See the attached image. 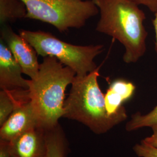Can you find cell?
I'll return each mask as SVG.
<instances>
[{
  "mask_svg": "<svg viewBox=\"0 0 157 157\" xmlns=\"http://www.w3.org/2000/svg\"><path fill=\"white\" fill-rule=\"evenodd\" d=\"M100 17L95 30L118 40L125 49L123 60L136 63L146 52L148 36L144 12L130 0H93Z\"/></svg>",
  "mask_w": 157,
  "mask_h": 157,
  "instance_id": "cell-1",
  "label": "cell"
},
{
  "mask_svg": "<svg viewBox=\"0 0 157 157\" xmlns=\"http://www.w3.org/2000/svg\"><path fill=\"white\" fill-rule=\"evenodd\" d=\"M76 74L53 56L44 57L37 77L29 80V93L40 127H56L64 114L65 90Z\"/></svg>",
  "mask_w": 157,
  "mask_h": 157,
  "instance_id": "cell-2",
  "label": "cell"
},
{
  "mask_svg": "<svg viewBox=\"0 0 157 157\" xmlns=\"http://www.w3.org/2000/svg\"><path fill=\"white\" fill-rule=\"evenodd\" d=\"M99 69L84 77L75 76L64 102L63 115L83 124L97 135L106 133L127 118L126 109L114 115L107 113L104 94L98 83Z\"/></svg>",
  "mask_w": 157,
  "mask_h": 157,
  "instance_id": "cell-3",
  "label": "cell"
},
{
  "mask_svg": "<svg viewBox=\"0 0 157 157\" xmlns=\"http://www.w3.org/2000/svg\"><path fill=\"white\" fill-rule=\"evenodd\" d=\"M19 33L33 47L38 56L55 57L63 65L73 70L78 77H84L95 71L98 67L94 59L104 50L102 44L74 45L41 30L21 29Z\"/></svg>",
  "mask_w": 157,
  "mask_h": 157,
  "instance_id": "cell-4",
  "label": "cell"
},
{
  "mask_svg": "<svg viewBox=\"0 0 157 157\" xmlns=\"http://www.w3.org/2000/svg\"><path fill=\"white\" fill-rule=\"evenodd\" d=\"M26 18L49 23L60 32L80 29L99 13L93 0H22Z\"/></svg>",
  "mask_w": 157,
  "mask_h": 157,
  "instance_id": "cell-5",
  "label": "cell"
},
{
  "mask_svg": "<svg viewBox=\"0 0 157 157\" xmlns=\"http://www.w3.org/2000/svg\"><path fill=\"white\" fill-rule=\"evenodd\" d=\"M1 39L11 51L22 67L23 73L30 79L36 78L39 71L37 53L33 47L20 34L15 33L9 24L1 26Z\"/></svg>",
  "mask_w": 157,
  "mask_h": 157,
  "instance_id": "cell-6",
  "label": "cell"
},
{
  "mask_svg": "<svg viewBox=\"0 0 157 157\" xmlns=\"http://www.w3.org/2000/svg\"><path fill=\"white\" fill-rule=\"evenodd\" d=\"M40 126L30 100L19 105L1 126L0 140L10 142L19 135Z\"/></svg>",
  "mask_w": 157,
  "mask_h": 157,
  "instance_id": "cell-7",
  "label": "cell"
},
{
  "mask_svg": "<svg viewBox=\"0 0 157 157\" xmlns=\"http://www.w3.org/2000/svg\"><path fill=\"white\" fill-rule=\"evenodd\" d=\"M13 157H47L45 130L37 126L8 142Z\"/></svg>",
  "mask_w": 157,
  "mask_h": 157,
  "instance_id": "cell-8",
  "label": "cell"
},
{
  "mask_svg": "<svg viewBox=\"0 0 157 157\" xmlns=\"http://www.w3.org/2000/svg\"><path fill=\"white\" fill-rule=\"evenodd\" d=\"M0 88L1 90L29 89V80L23 78L22 67L5 42L0 39Z\"/></svg>",
  "mask_w": 157,
  "mask_h": 157,
  "instance_id": "cell-9",
  "label": "cell"
},
{
  "mask_svg": "<svg viewBox=\"0 0 157 157\" xmlns=\"http://www.w3.org/2000/svg\"><path fill=\"white\" fill-rule=\"evenodd\" d=\"M135 89L133 83L124 79L112 82L104 94L107 113L109 115H114L125 109L122 104L132 97Z\"/></svg>",
  "mask_w": 157,
  "mask_h": 157,
  "instance_id": "cell-10",
  "label": "cell"
},
{
  "mask_svg": "<svg viewBox=\"0 0 157 157\" xmlns=\"http://www.w3.org/2000/svg\"><path fill=\"white\" fill-rule=\"evenodd\" d=\"M29 90H1L0 91V126L19 105L30 100Z\"/></svg>",
  "mask_w": 157,
  "mask_h": 157,
  "instance_id": "cell-11",
  "label": "cell"
},
{
  "mask_svg": "<svg viewBox=\"0 0 157 157\" xmlns=\"http://www.w3.org/2000/svg\"><path fill=\"white\" fill-rule=\"evenodd\" d=\"M45 133L47 157H67V140L59 124L52 129L45 130Z\"/></svg>",
  "mask_w": 157,
  "mask_h": 157,
  "instance_id": "cell-12",
  "label": "cell"
},
{
  "mask_svg": "<svg viewBox=\"0 0 157 157\" xmlns=\"http://www.w3.org/2000/svg\"><path fill=\"white\" fill-rule=\"evenodd\" d=\"M27 8L22 0H0L1 26L26 18Z\"/></svg>",
  "mask_w": 157,
  "mask_h": 157,
  "instance_id": "cell-13",
  "label": "cell"
},
{
  "mask_svg": "<svg viewBox=\"0 0 157 157\" xmlns=\"http://www.w3.org/2000/svg\"><path fill=\"white\" fill-rule=\"evenodd\" d=\"M155 125H157V105L146 115H141L140 112L132 115L130 121L126 124V129L130 132L143 127L151 128Z\"/></svg>",
  "mask_w": 157,
  "mask_h": 157,
  "instance_id": "cell-14",
  "label": "cell"
},
{
  "mask_svg": "<svg viewBox=\"0 0 157 157\" xmlns=\"http://www.w3.org/2000/svg\"><path fill=\"white\" fill-rule=\"evenodd\" d=\"M133 150L139 157H157V148L148 145L144 141L133 147Z\"/></svg>",
  "mask_w": 157,
  "mask_h": 157,
  "instance_id": "cell-15",
  "label": "cell"
},
{
  "mask_svg": "<svg viewBox=\"0 0 157 157\" xmlns=\"http://www.w3.org/2000/svg\"><path fill=\"white\" fill-rule=\"evenodd\" d=\"M138 6L144 5L154 13L157 12V0H130Z\"/></svg>",
  "mask_w": 157,
  "mask_h": 157,
  "instance_id": "cell-16",
  "label": "cell"
},
{
  "mask_svg": "<svg viewBox=\"0 0 157 157\" xmlns=\"http://www.w3.org/2000/svg\"><path fill=\"white\" fill-rule=\"evenodd\" d=\"M152 135L146 138L143 141L148 145L157 148V125L152 126Z\"/></svg>",
  "mask_w": 157,
  "mask_h": 157,
  "instance_id": "cell-17",
  "label": "cell"
},
{
  "mask_svg": "<svg viewBox=\"0 0 157 157\" xmlns=\"http://www.w3.org/2000/svg\"><path fill=\"white\" fill-rule=\"evenodd\" d=\"M0 157H13L10 151L8 142L0 140Z\"/></svg>",
  "mask_w": 157,
  "mask_h": 157,
  "instance_id": "cell-18",
  "label": "cell"
},
{
  "mask_svg": "<svg viewBox=\"0 0 157 157\" xmlns=\"http://www.w3.org/2000/svg\"><path fill=\"white\" fill-rule=\"evenodd\" d=\"M152 24L155 30V50L157 55V12L155 13V18L152 20Z\"/></svg>",
  "mask_w": 157,
  "mask_h": 157,
  "instance_id": "cell-19",
  "label": "cell"
}]
</instances>
